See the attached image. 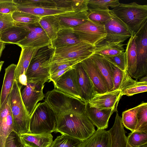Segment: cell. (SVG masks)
I'll use <instances>...</instances> for the list:
<instances>
[{
  "instance_id": "cell-10",
  "label": "cell",
  "mask_w": 147,
  "mask_h": 147,
  "mask_svg": "<svg viewBox=\"0 0 147 147\" xmlns=\"http://www.w3.org/2000/svg\"><path fill=\"white\" fill-rule=\"evenodd\" d=\"M135 34L137 70L134 78L137 80L147 74V21Z\"/></svg>"
},
{
  "instance_id": "cell-47",
  "label": "cell",
  "mask_w": 147,
  "mask_h": 147,
  "mask_svg": "<svg viewBox=\"0 0 147 147\" xmlns=\"http://www.w3.org/2000/svg\"><path fill=\"white\" fill-rule=\"evenodd\" d=\"M88 1L89 0H72L73 11L77 12L87 11Z\"/></svg>"
},
{
  "instance_id": "cell-31",
  "label": "cell",
  "mask_w": 147,
  "mask_h": 147,
  "mask_svg": "<svg viewBox=\"0 0 147 147\" xmlns=\"http://www.w3.org/2000/svg\"><path fill=\"white\" fill-rule=\"evenodd\" d=\"M17 65L12 64L5 69V74L0 94V106L4 102L11 92L15 81Z\"/></svg>"
},
{
  "instance_id": "cell-29",
  "label": "cell",
  "mask_w": 147,
  "mask_h": 147,
  "mask_svg": "<svg viewBox=\"0 0 147 147\" xmlns=\"http://www.w3.org/2000/svg\"><path fill=\"white\" fill-rule=\"evenodd\" d=\"M90 57L98 68L107 83V92L111 91L113 87L112 72L109 62L101 55L93 54Z\"/></svg>"
},
{
  "instance_id": "cell-5",
  "label": "cell",
  "mask_w": 147,
  "mask_h": 147,
  "mask_svg": "<svg viewBox=\"0 0 147 147\" xmlns=\"http://www.w3.org/2000/svg\"><path fill=\"white\" fill-rule=\"evenodd\" d=\"M57 124L55 114L45 101L37 104L30 120L29 133L32 134L55 131Z\"/></svg>"
},
{
  "instance_id": "cell-30",
  "label": "cell",
  "mask_w": 147,
  "mask_h": 147,
  "mask_svg": "<svg viewBox=\"0 0 147 147\" xmlns=\"http://www.w3.org/2000/svg\"><path fill=\"white\" fill-rule=\"evenodd\" d=\"M38 24L51 42L56 38L58 32L61 29L59 20L56 15L42 17Z\"/></svg>"
},
{
  "instance_id": "cell-46",
  "label": "cell",
  "mask_w": 147,
  "mask_h": 147,
  "mask_svg": "<svg viewBox=\"0 0 147 147\" xmlns=\"http://www.w3.org/2000/svg\"><path fill=\"white\" fill-rule=\"evenodd\" d=\"M81 62L80 61L75 60L51 64L50 65V76L58 71L71 67Z\"/></svg>"
},
{
  "instance_id": "cell-23",
  "label": "cell",
  "mask_w": 147,
  "mask_h": 147,
  "mask_svg": "<svg viewBox=\"0 0 147 147\" xmlns=\"http://www.w3.org/2000/svg\"><path fill=\"white\" fill-rule=\"evenodd\" d=\"M21 49L15 74V80L17 82L20 76L26 74L31 59L35 56L39 48L24 47H21Z\"/></svg>"
},
{
  "instance_id": "cell-18",
  "label": "cell",
  "mask_w": 147,
  "mask_h": 147,
  "mask_svg": "<svg viewBox=\"0 0 147 147\" xmlns=\"http://www.w3.org/2000/svg\"><path fill=\"white\" fill-rule=\"evenodd\" d=\"M108 131L111 136V147H132L127 141L121 117L117 112L114 124Z\"/></svg>"
},
{
  "instance_id": "cell-42",
  "label": "cell",
  "mask_w": 147,
  "mask_h": 147,
  "mask_svg": "<svg viewBox=\"0 0 147 147\" xmlns=\"http://www.w3.org/2000/svg\"><path fill=\"white\" fill-rule=\"evenodd\" d=\"M17 3L35 7H56L54 0H14Z\"/></svg>"
},
{
  "instance_id": "cell-51",
  "label": "cell",
  "mask_w": 147,
  "mask_h": 147,
  "mask_svg": "<svg viewBox=\"0 0 147 147\" xmlns=\"http://www.w3.org/2000/svg\"><path fill=\"white\" fill-rule=\"evenodd\" d=\"M139 81L141 82H147V75L139 79Z\"/></svg>"
},
{
  "instance_id": "cell-9",
  "label": "cell",
  "mask_w": 147,
  "mask_h": 147,
  "mask_svg": "<svg viewBox=\"0 0 147 147\" xmlns=\"http://www.w3.org/2000/svg\"><path fill=\"white\" fill-rule=\"evenodd\" d=\"M109 12L111 17L104 24L107 36L102 42L122 43L134 34L111 10Z\"/></svg>"
},
{
  "instance_id": "cell-27",
  "label": "cell",
  "mask_w": 147,
  "mask_h": 147,
  "mask_svg": "<svg viewBox=\"0 0 147 147\" xmlns=\"http://www.w3.org/2000/svg\"><path fill=\"white\" fill-rule=\"evenodd\" d=\"M82 42L74 33L73 28H63L58 32L56 38L51 42V45L55 49L73 45Z\"/></svg>"
},
{
  "instance_id": "cell-48",
  "label": "cell",
  "mask_w": 147,
  "mask_h": 147,
  "mask_svg": "<svg viewBox=\"0 0 147 147\" xmlns=\"http://www.w3.org/2000/svg\"><path fill=\"white\" fill-rule=\"evenodd\" d=\"M56 7L67 12L72 11V0H54Z\"/></svg>"
},
{
  "instance_id": "cell-41",
  "label": "cell",
  "mask_w": 147,
  "mask_h": 147,
  "mask_svg": "<svg viewBox=\"0 0 147 147\" xmlns=\"http://www.w3.org/2000/svg\"><path fill=\"white\" fill-rule=\"evenodd\" d=\"M103 56L109 61L113 63L122 71H127L125 51L114 56Z\"/></svg>"
},
{
  "instance_id": "cell-24",
  "label": "cell",
  "mask_w": 147,
  "mask_h": 147,
  "mask_svg": "<svg viewBox=\"0 0 147 147\" xmlns=\"http://www.w3.org/2000/svg\"><path fill=\"white\" fill-rule=\"evenodd\" d=\"M28 26L29 32L24 39L16 45L21 48L29 47L40 49L51 44V41L47 34H39Z\"/></svg>"
},
{
  "instance_id": "cell-54",
  "label": "cell",
  "mask_w": 147,
  "mask_h": 147,
  "mask_svg": "<svg viewBox=\"0 0 147 147\" xmlns=\"http://www.w3.org/2000/svg\"><path fill=\"white\" fill-rule=\"evenodd\" d=\"M25 147H28L25 146Z\"/></svg>"
},
{
  "instance_id": "cell-50",
  "label": "cell",
  "mask_w": 147,
  "mask_h": 147,
  "mask_svg": "<svg viewBox=\"0 0 147 147\" xmlns=\"http://www.w3.org/2000/svg\"><path fill=\"white\" fill-rule=\"evenodd\" d=\"M5 43L0 41V59L2 52L5 48Z\"/></svg>"
},
{
  "instance_id": "cell-19",
  "label": "cell",
  "mask_w": 147,
  "mask_h": 147,
  "mask_svg": "<svg viewBox=\"0 0 147 147\" xmlns=\"http://www.w3.org/2000/svg\"><path fill=\"white\" fill-rule=\"evenodd\" d=\"M88 12H68L56 15L58 18L61 29L73 28L83 24L88 20Z\"/></svg>"
},
{
  "instance_id": "cell-32",
  "label": "cell",
  "mask_w": 147,
  "mask_h": 147,
  "mask_svg": "<svg viewBox=\"0 0 147 147\" xmlns=\"http://www.w3.org/2000/svg\"><path fill=\"white\" fill-rule=\"evenodd\" d=\"M122 43L102 42L95 46L94 54L102 56H112L120 54L125 51Z\"/></svg>"
},
{
  "instance_id": "cell-36",
  "label": "cell",
  "mask_w": 147,
  "mask_h": 147,
  "mask_svg": "<svg viewBox=\"0 0 147 147\" xmlns=\"http://www.w3.org/2000/svg\"><path fill=\"white\" fill-rule=\"evenodd\" d=\"M137 123L135 131L147 133V103L142 102L139 105L137 115Z\"/></svg>"
},
{
  "instance_id": "cell-43",
  "label": "cell",
  "mask_w": 147,
  "mask_h": 147,
  "mask_svg": "<svg viewBox=\"0 0 147 147\" xmlns=\"http://www.w3.org/2000/svg\"><path fill=\"white\" fill-rule=\"evenodd\" d=\"M17 10L14 0H0V15L12 13Z\"/></svg>"
},
{
  "instance_id": "cell-28",
  "label": "cell",
  "mask_w": 147,
  "mask_h": 147,
  "mask_svg": "<svg viewBox=\"0 0 147 147\" xmlns=\"http://www.w3.org/2000/svg\"><path fill=\"white\" fill-rule=\"evenodd\" d=\"M111 138L108 131L97 129L82 142L80 147H111Z\"/></svg>"
},
{
  "instance_id": "cell-40",
  "label": "cell",
  "mask_w": 147,
  "mask_h": 147,
  "mask_svg": "<svg viewBox=\"0 0 147 147\" xmlns=\"http://www.w3.org/2000/svg\"><path fill=\"white\" fill-rule=\"evenodd\" d=\"M109 62L111 68L112 79L113 85V87L111 91L119 89L126 71H122L113 63Z\"/></svg>"
},
{
  "instance_id": "cell-1",
  "label": "cell",
  "mask_w": 147,
  "mask_h": 147,
  "mask_svg": "<svg viewBox=\"0 0 147 147\" xmlns=\"http://www.w3.org/2000/svg\"><path fill=\"white\" fill-rule=\"evenodd\" d=\"M57 124L54 132L83 141L96 131L94 125L85 113H68L56 115Z\"/></svg>"
},
{
  "instance_id": "cell-16",
  "label": "cell",
  "mask_w": 147,
  "mask_h": 147,
  "mask_svg": "<svg viewBox=\"0 0 147 147\" xmlns=\"http://www.w3.org/2000/svg\"><path fill=\"white\" fill-rule=\"evenodd\" d=\"M85 70L88 75L97 94L107 92L106 82L98 68L90 57L81 61Z\"/></svg>"
},
{
  "instance_id": "cell-49",
  "label": "cell",
  "mask_w": 147,
  "mask_h": 147,
  "mask_svg": "<svg viewBox=\"0 0 147 147\" xmlns=\"http://www.w3.org/2000/svg\"><path fill=\"white\" fill-rule=\"evenodd\" d=\"M73 66L55 72L50 76L49 82L52 81L55 85L59 78L65 72L71 69Z\"/></svg>"
},
{
  "instance_id": "cell-35",
  "label": "cell",
  "mask_w": 147,
  "mask_h": 147,
  "mask_svg": "<svg viewBox=\"0 0 147 147\" xmlns=\"http://www.w3.org/2000/svg\"><path fill=\"white\" fill-rule=\"evenodd\" d=\"M120 3L119 0H89L88 7L89 12L108 11L109 7L113 8Z\"/></svg>"
},
{
  "instance_id": "cell-3",
  "label": "cell",
  "mask_w": 147,
  "mask_h": 147,
  "mask_svg": "<svg viewBox=\"0 0 147 147\" xmlns=\"http://www.w3.org/2000/svg\"><path fill=\"white\" fill-rule=\"evenodd\" d=\"M45 97V101L52 109L56 115L68 113H84L85 102L55 88L47 92Z\"/></svg>"
},
{
  "instance_id": "cell-33",
  "label": "cell",
  "mask_w": 147,
  "mask_h": 147,
  "mask_svg": "<svg viewBox=\"0 0 147 147\" xmlns=\"http://www.w3.org/2000/svg\"><path fill=\"white\" fill-rule=\"evenodd\" d=\"M12 16L16 24L25 26L38 23L42 18L18 10L12 13Z\"/></svg>"
},
{
  "instance_id": "cell-22",
  "label": "cell",
  "mask_w": 147,
  "mask_h": 147,
  "mask_svg": "<svg viewBox=\"0 0 147 147\" xmlns=\"http://www.w3.org/2000/svg\"><path fill=\"white\" fill-rule=\"evenodd\" d=\"M30 32L28 26L16 24L0 34V41L16 44L24 39Z\"/></svg>"
},
{
  "instance_id": "cell-7",
  "label": "cell",
  "mask_w": 147,
  "mask_h": 147,
  "mask_svg": "<svg viewBox=\"0 0 147 147\" xmlns=\"http://www.w3.org/2000/svg\"><path fill=\"white\" fill-rule=\"evenodd\" d=\"M95 46L82 41L70 46L55 49L50 64L72 60L81 61L94 54Z\"/></svg>"
},
{
  "instance_id": "cell-15",
  "label": "cell",
  "mask_w": 147,
  "mask_h": 147,
  "mask_svg": "<svg viewBox=\"0 0 147 147\" xmlns=\"http://www.w3.org/2000/svg\"><path fill=\"white\" fill-rule=\"evenodd\" d=\"M122 96L119 89L103 94H96L88 103L90 107L100 110L117 109L118 103Z\"/></svg>"
},
{
  "instance_id": "cell-8",
  "label": "cell",
  "mask_w": 147,
  "mask_h": 147,
  "mask_svg": "<svg viewBox=\"0 0 147 147\" xmlns=\"http://www.w3.org/2000/svg\"><path fill=\"white\" fill-rule=\"evenodd\" d=\"M73 29L80 40L94 46L102 42L107 36L104 24H97L89 20Z\"/></svg>"
},
{
  "instance_id": "cell-53",
  "label": "cell",
  "mask_w": 147,
  "mask_h": 147,
  "mask_svg": "<svg viewBox=\"0 0 147 147\" xmlns=\"http://www.w3.org/2000/svg\"><path fill=\"white\" fill-rule=\"evenodd\" d=\"M138 147H147V144L141 145Z\"/></svg>"
},
{
  "instance_id": "cell-45",
  "label": "cell",
  "mask_w": 147,
  "mask_h": 147,
  "mask_svg": "<svg viewBox=\"0 0 147 147\" xmlns=\"http://www.w3.org/2000/svg\"><path fill=\"white\" fill-rule=\"evenodd\" d=\"M15 25L12 13L0 15V34Z\"/></svg>"
},
{
  "instance_id": "cell-39",
  "label": "cell",
  "mask_w": 147,
  "mask_h": 147,
  "mask_svg": "<svg viewBox=\"0 0 147 147\" xmlns=\"http://www.w3.org/2000/svg\"><path fill=\"white\" fill-rule=\"evenodd\" d=\"M111 17L109 10L88 12V19L98 24H104Z\"/></svg>"
},
{
  "instance_id": "cell-20",
  "label": "cell",
  "mask_w": 147,
  "mask_h": 147,
  "mask_svg": "<svg viewBox=\"0 0 147 147\" xmlns=\"http://www.w3.org/2000/svg\"><path fill=\"white\" fill-rule=\"evenodd\" d=\"M119 89L121 91L122 96H132L146 92L147 82L137 81L133 79L126 71L125 73Z\"/></svg>"
},
{
  "instance_id": "cell-25",
  "label": "cell",
  "mask_w": 147,
  "mask_h": 147,
  "mask_svg": "<svg viewBox=\"0 0 147 147\" xmlns=\"http://www.w3.org/2000/svg\"><path fill=\"white\" fill-rule=\"evenodd\" d=\"M136 34L131 36L128 40L125 52L126 70L132 78H134L137 70V52L135 41Z\"/></svg>"
},
{
  "instance_id": "cell-26",
  "label": "cell",
  "mask_w": 147,
  "mask_h": 147,
  "mask_svg": "<svg viewBox=\"0 0 147 147\" xmlns=\"http://www.w3.org/2000/svg\"><path fill=\"white\" fill-rule=\"evenodd\" d=\"M16 3L17 5V10L40 17L68 12L57 7H35Z\"/></svg>"
},
{
  "instance_id": "cell-21",
  "label": "cell",
  "mask_w": 147,
  "mask_h": 147,
  "mask_svg": "<svg viewBox=\"0 0 147 147\" xmlns=\"http://www.w3.org/2000/svg\"><path fill=\"white\" fill-rule=\"evenodd\" d=\"M20 136L23 143L28 147H50L53 142L51 133H26Z\"/></svg>"
},
{
  "instance_id": "cell-12",
  "label": "cell",
  "mask_w": 147,
  "mask_h": 147,
  "mask_svg": "<svg viewBox=\"0 0 147 147\" xmlns=\"http://www.w3.org/2000/svg\"><path fill=\"white\" fill-rule=\"evenodd\" d=\"M75 65L63 74L54 86L55 88L59 90L82 100L75 68Z\"/></svg>"
},
{
  "instance_id": "cell-34",
  "label": "cell",
  "mask_w": 147,
  "mask_h": 147,
  "mask_svg": "<svg viewBox=\"0 0 147 147\" xmlns=\"http://www.w3.org/2000/svg\"><path fill=\"white\" fill-rule=\"evenodd\" d=\"M139 105L123 111L121 117L124 127L131 132L135 131L137 123V115Z\"/></svg>"
},
{
  "instance_id": "cell-14",
  "label": "cell",
  "mask_w": 147,
  "mask_h": 147,
  "mask_svg": "<svg viewBox=\"0 0 147 147\" xmlns=\"http://www.w3.org/2000/svg\"><path fill=\"white\" fill-rule=\"evenodd\" d=\"M80 96L86 103L96 94L93 85L85 70L81 62L75 65Z\"/></svg>"
},
{
  "instance_id": "cell-13",
  "label": "cell",
  "mask_w": 147,
  "mask_h": 147,
  "mask_svg": "<svg viewBox=\"0 0 147 147\" xmlns=\"http://www.w3.org/2000/svg\"><path fill=\"white\" fill-rule=\"evenodd\" d=\"M13 130V119L9 94L0 106V147H5L6 139Z\"/></svg>"
},
{
  "instance_id": "cell-11",
  "label": "cell",
  "mask_w": 147,
  "mask_h": 147,
  "mask_svg": "<svg viewBox=\"0 0 147 147\" xmlns=\"http://www.w3.org/2000/svg\"><path fill=\"white\" fill-rule=\"evenodd\" d=\"M18 86L22 100L30 117L37 103L45 96L43 92L44 84L37 82Z\"/></svg>"
},
{
  "instance_id": "cell-4",
  "label": "cell",
  "mask_w": 147,
  "mask_h": 147,
  "mask_svg": "<svg viewBox=\"0 0 147 147\" xmlns=\"http://www.w3.org/2000/svg\"><path fill=\"white\" fill-rule=\"evenodd\" d=\"M135 34L147 21V5L120 3L111 10Z\"/></svg>"
},
{
  "instance_id": "cell-2",
  "label": "cell",
  "mask_w": 147,
  "mask_h": 147,
  "mask_svg": "<svg viewBox=\"0 0 147 147\" xmlns=\"http://www.w3.org/2000/svg\"><path fill=\"white\" fill-rule=\"evenodd\" d=\"M55 49L51 44L39 49L31 60L26 73L27 82L49 81L50 64Z\"/></svg>"
},
{
  "instance_id": "cell-6",
  "label": "cell",
  "mask_w": 147,
  "mask_h": 147,
  "mask_svg": "<svg viewBox=\"0 0 147 147\" xmlns=\"http://www.w3.org/2000/svg\"><path fill=\"white\" fill-rule=\"evenodd\" d=\"M9 94L13 130L19 135L29 133L30 117L23 103L19 86L15 80Z\"/></svg>"
},
{
  "instance_id": "cell-52",
  "label": "cell",
  "mask_w": 147,
  "mask_h": 147,
  "mask_svg": "<svg viewBox=\"0 0 147 147\" xmlns=\"http://www.w3.org/2000/svg\"><path fill=\"white\" fill-rule=\"evenodd\" d=\"M4 63V61H0V72L2 68L3 65Z\"/></svg>"
},
{
  "instance_id": "cell-37",
  "label": "cell",
  "mask_w": 147,
  "mask_h": 147,
  "mask_svg": "<svg viewBox=\"0 0 147 147\" xmlns=\"http://www.w3.org/2000/svg\"><path fill=\"white\" fill-rule=\"evenodd\" d=\"M82 142L79 139L62 135L57 137L50 147H80Z\"/></svg>"
},
{
  "instance_id": "cell-38",
  "label": "cell",
  "mask_w": 147,
  "mask_h": 147,
  "mask_svg": "<svg viewBox=\"0 0 147 147\" xmlns=\"http://www.w3.org/2000/svg\"><path fill=\"white\" fill-rule=\"evenodd\" d=\"M127 139L129 143L132 147H138L147 144V133L134 131L129 134Z\"/></svg>"
},
{
  "instance_id": "cell-44",
  "label": "cell",
  "mask_w": 147,
  "mask_h": 147,
  "mask_svg": "<svg viewBox=\"0 0 147 147\" xmlns=\"http://www.w3.org/2000/svg\"><path fill=\"white\" fill-rule=\"evenodd\" d=\"M22 142L20 135L13 130L7 137L5 147H25Z\"/></svg>"
},
{
  "instance_id": "cell-17",
  "label": "cell",
  "mask_w": 147,
  "mask_h": 147,
  "mask_svg": "<svg viewBox=\"0 0 147 147\" xmlns=\"http://www.w3.org/2000/svg\"><path fill=\"white\" fill-rule=\"evenodd\" d=\"M117 109H112L100 110L90 107L88 102L86 103L84 113L97 129L105 130L108 126L109 119Z\"/></svg>"
}]
</instances>
